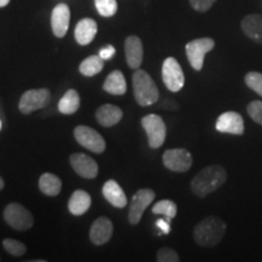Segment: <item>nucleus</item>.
<instances>
[{
	"label": "nucleus",
	"instance_id": "nucleus-1",
	"mask_svg": "<svg viewBox=\"0 0 262 262\" xmlns=\"http://www.w3.org/2000/svg\"><path fill=\"white\" fill-rule=\"evenodd\" d=\"M227 180V172L224 166L210 165L201 170L191 181V189L196 196L204 198L217 191Z\"/></svg>",
	"mask_w": 262,
	"mask_h": 262
},
{
	"label": "nucleus",
	"instance_id": "nucleus-2",
	"mask_svg": "<svg viewBox=\"0 0 262 262\" xmlns=\"http://www.w3.org/2000/svg\"><path fill=\"white\" fill-rule=\"evenodd\" d=\"M227 225L217 216H208L198 222L193 229V238L199 247L212 248L221 243Z\"/></svg>",
	"mask_w": 262,
	"mask_h": 262
},
{
	"label": "nucleus",
	"instance_id": "nucleus-3",
	"mask_svg": "<svg viewBox=\"0 0 262 262\" xmlns=\"http://www.w3.org/2000/svg\"><path fill=\"white\" fill-rule=\"evenodd\" d=\"M133 89L136 102L142 107L156 103L159 98V90L149 74L143 70H137L133 75Z\"/></svg>",
	"mask_w": 262,
	"mask_h": 262
},
{
	"label": "nucleus",
	"instance_id": "nucleus-4",
	"mask_svg": "<svg viewBox=\"0 0 262 262\" xmlns=\"http://www.w3.org/2000/svg\"><path fill=\"white\" fill-rule=\"evenodd\" d=\"M215 48V41L211 38H199L187 42L186 45V55L192 68L195 71H202L204 66V58L208 52Z\"/></svg>",
	"mask_w": 262,
	"mask_h": 262
},
{
	"label": "nucleus",
	"instance_id": "nucleus-5",
	"mask_svg": "<svg viewBox=\"0 0 262 262\" xmlns=\"http://www.w3.org/2000/svg\"><path fill=\"white\" fill-rule=\"evenodd\" d=\"M4 219L10 227L16 231H26L34 224L33 215L24 205L18 203H10L4 210Z\"/></svg>",
	"mask_w": 262,
	"mask_h": 262
},
{
	"label": "nucleus",
	"instance_id": "nucleus-6",
	"mask_svg": "<svg viewBox=\"0 0 262 262\" xmlns=\"http://www.w3.org/2000/svg\"><path fill=\"white\" fill-rule=\"evenodd\" d=\"M141 124L147 134L150 148L162 147L166 137V126L162 117L157 116V114H148L142 118Z\"/></svg>",
	"mask_w": 262,
	"mask_h": 262
},
{
	"label": "nucleus",
	"instance_id": "nucleus-7",
	"mask_svg": "<svg viewBox=\"0 0 262 262\" xmlns=\"http://www.w3.org/2000/svg\"><path fill=\"white\" fill-rule=\"evenodd\" d=\"M162 77L165 86L171 93H179L185 85V75L181 66L173 57H168L163 62Z\"/></svg>",
	"mask_w": 262,
	"mask_h": 262
},
{
	"label": "nucleus",
	"instance_id": "nucleus-8",
	"mask_svg": "<svg viewBox=\"0 0 262 262\" xmlns=\"http://www.w3.org/2000/svg\"><path fill=\"white\" fill-rule=\"evenodd\" d=\"M51 94L48 89H32L26 91L19 100L18 108L21 113L31 114L35 111L45 108L50 102Z\"/></svg>",
	"mask_w": 262,
	"mask_h": 262
},
{
	"label": "nucleus",
	"instance_id": "nucleus-9",
	"mask_svg": "<svg viewBox=\"0 0 262 262\" xmlns=\"http://www.w3.org/2000/svg\"><path fill=\"white\" fill-rule=\"evenodd\" d=\"M163 164L173 172H186L193 164L192 155L185 148L166 149L163 155Z\"/></svg>",
	"mask_w": 262,
	"mask_h": 262
},
{
	"label": "nucleus",
	"instance_id": "nucleus-10",
	"mask_svg": "<svg viewBox=\"0 0 262 262\" xmlns=\"http://www.w3.org/2000/svg\"><path fill=\"white\" fill-rule=\"evenodd\" d=\"M156 193L149 188H141L134 194L131 199L129 209V222L131 225H137L142 219L143 212L155 201Z\"/></svg>",
	"mask_w": 262,
	"mask_h": 262
},
{
	"label": "nucleus",
	"instance_id": "nucleus-11",
	"mask_svg": "<svg viewBox=\"0 0 262 262\" xmlns=\"http://www.w3.org/2000/svg\"><path fill=\"white\" fill-rule=\"evenodd\" d=\"M74 137L80 146L94 153H102L106 149V141L96 130L79 125L74 129Z\"/></svg>",
	"mask_w": 262,
	"mask_h": 262
},
{
	"label": "nucleus",
	"instance_id": "nucleus-12",
	"mask_svg": "<svg viewBox=\"0 0 262 262\" xmlns=\"http://www.w3.org/2000/svg\"><path fill=\"white\" fill-rule=\"evenodd\" d=\"M216 130L219 133L232 134V135H243L244 134V119L241 114L233 111L222 113L216 120Z\"/></svg>",
	"mask_w": 262,
	"mask_h": 262
},
{
	"label": "nucleus",
	"instance_id": "nucleus-13",
	"mask_svg": "<svg viewBox=\"0 0 262 262\" xmlns=\"http://www.w3.org/2000/svg\"><path fill=\"white\" fill-rule=\"evenodd\" d=\"M71 165L78 175L84 179H95L98 173L97 163L84 153H74L71 156Z\"/></svg>",
	"mask_w": 262,
	"mask_h": 262
},
{
	"label": "nucleus",
	"instance_id": "nucleus-14",
	"mask_svg": "<svg viewBox=\"0 0 262 262\" xmlns=\"http://www.w3.org/2000/svg\"><path fill=\"white\" fill-rule=\"evenodd\" d=\"M71 10L68 5L58 4L52 10L51 15V28L55 37L63 38L67 34L68 27H70Z\"/></svg>",
	"mask_w": 262,
	"mask_h": 262
},
{
	"label": "nucleus",
	"instance_id": "nucleus-15",
	"mask_svg": "<svg viewBox=\"0 0 262 262\" xmlns=\"http://www.w3.org/2000/svg\"><path fill=\"white\" fill-rule=\"evenodd\" d=\"M113 234V224L108 217H98L90 228V241L95 245H103Z\"/></svg>",
	"mask_w": 262,
	"mask_h": 262
},
{
	"label": "nucleus",
	"instance_id": "nucleus-16",
	"mask_svg": "<svg viewBox=\"0 0 262 262\" xmlns=\"http://www.w3.org/2000/svg\"><path fill=\"white\" fill-rule=\"evenodd\" d=\"M126 62L131 70H139L143 61V45L136 35L127 37L125 40Z\"/></svg>",
	"mask_w": 262,
	"mask_h": 262
},
{
	"label": "nucleus",
	"instance_id": "nucleus-17",
	"mask_svg": "<svg viewBox=\"0 0 262 262\" xmlns=\"http://www.w3.org/2000/svg\"><path fill=\"white\" fill-rule=\"evenodd\" d=\"M241 27L249 39L257 44H262V16L251 14L242 19Z\"/></svg>",
	"mask_w": 262,
	"mask_h": 262
},
{
	"label": "nucleus",
	"instance_id": "nucleus-18",
	"mask_svg": "<svg viewBox=\"0 0 262 262\" xmlns=\"http://www.w3.org/2000/svg\"><path fill=\"white\" fill-rule=\"evenodd\" d=\"M123 111L114 104H103L96 111V119L100 125L111 127L122 120Z\"/></svg>",
	"mask_w": 262,
	"mask_h": 262
},
{
	"label": "nucleus",
	"instance_id": "nucleus-19",
	"mask_svg": "<svg viewBox=\"0 0 262 262\" xmlns=\"http://www.w3.org/2000/svg\"><path fill=\"white\" fill-rule=\"evenodd\" d=\"M97 33V25L93 18H83L78 22L74 31L75 40L80 45H88L94 40Z\"/></svg>",
	"mask_w": 262,
	"mask_h": 262
},
{
	"label": "nucleus",
	"instance_id": "nucleus-20",
	"mask_svg": "<svg viewBox=\"0 0 262 262\" xmlns=\"http://www.w3.org/2000/svg\"><path fill=\"white\" fill-rule=\"evenodd\" d=\"M103 196L116 208L122 209L127 204V199L123 188L114 180H108L102 188Z\"/></svg>",
	"mask_w": 262,
	"mask_h": 262
},
{
	"label": "nucleus",
	"instance_id": "nucleus-21",
	"mask_svg": "<svg viewBox=\"0 0 262 262\" xmlns=\"http://www.w3.org/2000/svg\"><path fill=\"white\" fill-rule=\"evenodd\" d=\"M91 206V196L88 192L78 189L71 195L70 202H68V209L71 214L75 216L84 215L85 212L90 209Z\"/></svg>",
	"mask_w": 262,
	"mask_h": 262
},
{
	"label": "nucleus",
	"instance_id": "nucleus-22",
	"mask_svg": "<svg viewBox=\"0 0 262 262\" xmlns=\"http://www.w3.org/2000/svg\"><path fill=\"white\" fill-rule=\"evenodd\" d=\"M126 81L120 71H113L103 83V90L112 95H124L126 93Z\"/></svg>",
	"mask_w": 262,
	"mask_h": 262
},
{
	"label": "nucleus",
	"instance_id": "nucleus-23",
	"mask_svg": "<svg viewBox=\"0 0 262 262\" xmlns=\"http://www.w3.org/2000/svg\"><path fill=\"white\" fill-rule=\"evenodd\" d=\"M39 188L45 195L56 196L60 194L62 189V182L58 176L50 172H45L39 179Z\"/></svg>",
	"mask_w": 262,
	"mask_h": 262
},
{
	"label": "nucleus",
	"instance_id": "nucleus-24",
	"mask_svg": "<svg viewBox=\"0 0 262 262\" xmlns=\"http://www.w3.org/2000/svg\"><path fill=\"white\" fill-rule=\"evenodd\" d=\"M80 96L77 91L71 89L66 93L58 102V111L62 114H73L79 110Z\"/></svg>",
	"mask_w": 262,
	"mask_h": 262
},
{
	"label": "nucleus",
	"instance_id": "nucleus-25",
	"mask_svg": "<svg viewBox=\"0 0 262 262\" xmlns=\"http://www.w3.org/2000/svg\"><path fill=\"white\" fill-rule=\"evenodd\" d=\"M103 60L100 55H94V56L86 57L79 66L80 73L85 77H94L103 70Z\"/></svg>",
	"mask_w": 262,
	"mask_h": 262
},
{
	"label": "nucleus",
	"instance_id": "nucleus-26",
	"mask_svg": "<svg viewBox=\"0 0 262 262\" xmlns=\"http://www.w3.org/2000/svg\"><path fill=\"white\" fill-rule=\"evenodd\" d=\"M152 212L156 215H163L171 220V219L175 217L176 214H178V205H176L172 201L164 199V201H160L153 205Z\"/></svg>",
	"mask_w": 262,
	"mask_h": 262
},
{
	"label": "nucleus",
	"instance_id": "nucleus-27",
	"mask_svg": "<svg viewBox=\"0 0 262 262\" xmlns=\"http://www.w3.org/2000/svg\"><path fill=\"white\" fill-rule=\"evenodd\" d=\"M95 6H96L98 14L103 17H111L116 15L118 10L117 0H95Z\"/></svg>",
	"mask_w": 262,
	"mask_h": 262
},
{
	"label": "nucleus",
	"instance_id": "nucleus-28",
	"mask_svg": "<svg viewBox=\"0 0 262 262\" xmlns=\"http://www.w3.org/2000/svg\"><path fill=\"white\" fill-rule=\"evenodd\" d=\"M3 247L10 255L12 256H22V255L26 254L27 251V248L24 243H21L19 241H16V239L12 238H5L3 241Z\"/></svg>",
	"mask_w": 262,
	"mask_h": 262
},
{
	"label": "nucleus",
	"instance_id": "nucleus-29",
	"mask_svg": "<svg viewBox=\"0 0 262 262\" xmlns=\"http://www.w3.org/2000/svg\"><path fill=\"white\" fill-rule=\"evenodd\" d=\"M244 81L249 89L255 91L262 97V73L260 72H249L245 75Z\"/></svg>",
	"mask_w": 262,
	"mask_h": 262
},
{
	"label": "nucleus",
	"instance_id": "nucleus-30",
	"mask_svg": "<svg viewBox=\"0 0 262 262\" xmlns=\"http://www.w3.org/2000/svg\"><path fill=\"white\" fill-rule=\"evenodd\" d=\"M247 112L255 123L262 125V101H253L249 103Z\"/></svg>",
	"mask_w": 262,
	"mask_h": 262
},
{
	"label": "nucleus",
	"instance_id": "nucleus-31",
	"mask_svg": "<svg viewBox=\"0 0 262 262\" xmlns=\"http://www.w3.org/2000/svg\"><path fill=\"white\" fill-rule=\"evenodd\" d=\"M157 261L158 262H179L180 256L171 248H162L157 253Z\"/></svg>",
	"mask_w": 262,
	"mask_h": 262
},
{
	"label": "nucleus",
	"instance_id": "nucleus-32",
	"mask_svg": "<svg viewBox=\"0 0 262 262\" xmlns=\"http://www.w3.org/2000/svg\"><path fill=\"white\" fill-rule=\"evenodd\" d=\"M216 0H189L191 6L199 12H206L214 5Z\"/></svg>",
	"mask_w": 262,
	"mask_h": 262
},
{
	"label": "nucleus",
	"instance_id": "nucleus-33",
	"mask_svg": "<svg viewBox=\"0 0 262 262\" xmlns=\"http://www.w3.org/2000/svg\"><path fill=\"white\" fill-rule=\"evenodd\" d=\"M157 228L159 229L162 234H169L170 233V219H159L158 221L156 222Z\"/></svg>",
	"mask_w": 262,
	"mask_h": 262
},
{
	"label": "nucleus",
	"instance_id": "nucleus-34",
	"mask_svg": "<svg viewBox=\"0 0 262 262\" xmlns=\"http://www.w3.org/2000/svg\"><path fill=\"white\" fill-rule=\"evenodd\" d=\"M98 55H100V57L102 58L103 61L111 60V58H112L114 55H116V49H114L113 45H107L106 48L101 49L100 54H98Z\"/></svg>",
	"mask_w": 262,
	"mask_h": 262
},
{
	"label": "nucleus",
	"instance_id": "nucleus-35",
	"mask_svg": "<svg viewBox=\"0 0 262 262\" xmlns=\"http://www.w3.org/2000/svg\"><path fill=\"white\" fill-rule=\"evenodd\" d=\"M163 108H166V110H170V111H175V110H178L179 106H178V103L175 102V101L166 100L165 103L163 104Z\"/></svg>",
	"mask_w": 262,
	"mask_h": 262
},
{
	"label": "nucleus",
	"instance_id": "nucleus-36",
	"mask_svg": "<svg viewBox=\"0 0 262 262\" xmlns=\"http://www.w3.org/2000/svg\"><path fill=\"white\" fill-rule=\"evenodd\" d=\"M10 3V0H0V8H4Z\"/></svg>",
	"mask_w": 262,
	"mask_h": 262
},
{
	"label": "nucleus",
	"instance_id": "nucleus-37",
	"mask_svg": "<svg viewBox=\"0 0 262 262\" xmlns=\"http://www.w3.org/2000/svg\"><path fill=\"white\" fill-rule=\"evenodd\" d=\"M4 185H5V183H4V180H3L2 178H0V191H2V189L4 188Z\"/></svg>",
	"mask_w": 262,
	"mask_h": 262
},
{
	"label": "nucleus",
	"instance_id": "nucleus-38",
	"mask_svg": "<svg viewBox=\"0 0 262 262\" xmlns=\"http://www.w3.org/2000/svg\"><path fill=\"white\" fill-rule=\"evenodd\" d=\"M2 127H3V122H2V119H0V131H2Z\"/></svg>",
	"mask_w": 262,
	"mask_h": 262
}]
</instances>
